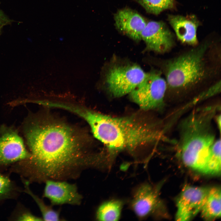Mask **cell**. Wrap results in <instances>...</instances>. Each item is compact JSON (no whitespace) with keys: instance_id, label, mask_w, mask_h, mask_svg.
Returning <instances> with one entry per match:
<instances>
[{"instance_id":"7a4b0ae2","label":"cell","mask_w":221,"mask_h":221,"mask_svg":"<svg viewBox=\"0 0 221 221\" xmlns=\"http://www.w3.org/2000/svg\"><path fill=\"white\" fill-rule=\"evenodd\" d=\"M81 116L88 123L94 137L105 144L110 154L166 140L162 132L145 118L133 115L114 117L87 110Z\"/></svg>"},{"instance_id":"277c9868","label":"cell","mask_w":221,"mask_h":221,"mask_svg":"<svg viewBox=\"0 0 221 221\" xmlns=\"http://www.w3.org/2000/svg\"><path fill=\"white\" fill-rule=\"evenodd\" d=\"M207 44L191 50L167 63V85L172 88H187L199 82L205 75L204 57Z\"/></svg>"},{"instance_id":"7c38bea8","label":"cell","mask_w":221,"mask_h":221,"mask_svg":"<svg viewBox=\"0 0 221 221\" xmlns=\"http://www.w3.org/2000/svg\"><path fill=\"white\" fill-rule=\"evenodd\" d=\"M157 192L150 185L144 184L136 190L131 201L132 209L137 215L141 218L149 215L158 203Z\"/></svg>"},{"instance_id":"ac0fdd59","label":"cell","mask_w":221,"mask_h":221,"mask_svg":"<svg viewBox=\"0 0 221 221\" xmlns=\"http://www.w3.org/2000/svg\"><path fill=\"white\" fill-rule=\"evenodd\" d=\"M22 191L7 175L0 171V202L15 199Z\"/></svg>"},{"instance_id":"6da1fadb","label":"cell","mask_w":221,"mask_h":221,"mask_svg":"<svg viewBox=\"0 0 221 221\" xmlns=\"http://www.w3.org/2000/svg\"><path fill=\"white\" fill-rule=\"evenodd\" d=\"M25 129L31 157L14 164L11 170L30 183L48 179L64 180L91 167L92 157L85 154L79 137L66 124L34 120Z\"/></svg>"},{"instance_id":"ffe728a7","label":"cell","mask_w":221,"mask_h":221,"mask_svg":"<svg viewBox=\"0 0 221 221\" xmlns=\"http://www.w3.org/2000/svg\"><path fill=\"white\" fill-rule=\"evenodd\" d=\"M12 220L17 221H41L42 218L32 214L22 204H19L10 217Z\"/></svg>"},{"instance_id":"9c48e42d","label":"cell","mask_w":221,"mask_h":221,"mask_svg":"<svg viewBox=\"0 0 221 221\" xmlns=\"http://www.w3.org/2000/svg\"><path fill=\"white\" fill-rule=\"evenodd\" d=\"M43 196L53 205H79L82 199L76 184L64 181L48 179L45 181Z\"/></svg>"},{"instance_id":"2e32d148","label":"cell","mask_w":221,"mask_h":221,"mask_svg":"<svg viewBox=\"0 0 221 221\" xmlns=\"http://www.w3.org/2000/svg\"><path fill=\"white\" fill-rule=\"evenodd\" d=\"M24 185L22 190L30 196L37 204L41 212L42 218L45 221H58L60 220L59 212L52 209L51 207L45 204L43 201L31 191L29 188L30 183L25 180L21 178Z\"/></svg>"},{"instance_id":"ba28073f","label":"cell","mask_w":221,"mask_h":221,"mask_svg":"<svg viewBox=\"0 0 221 221\" xmlns=\"http://www.w3.org/2000/svg\"><path fill=\"white\" fill-rule=\"evenodd\" d=\"M210 188L184 186L176 201V220L188 221L200 212Z\"/></svg>"},{"instance_id":"3957f363","label":"cell","mask_w":221,"mask_h":221,"mask_svg":"<svg viewBox=\"0 0 221 221\" xmlns=\"http://www.w3.org/2000/svg\"><path fill=\"white\" fill-rule=\"evenodd\" d=\"M219 109L217 105L197 108L179 126L177 145L182 161L187 166L201 172L215 141L212 122Z\"/></svg>"},{"instance_id":"9a60e30c","label":"cell","mask_w":221,"mask_h":221,"mask_svg":"<svg viewBox=\"0 0 221 221\" xmlns=\"http://www.w3.org/2000/svg\"><path fill=\"white\" fill-rule=\"evenodd\" d=\"M123 202L118 200L105 202L98 207L96 214L99 221H117L120 218Z\"/></svg>"},{"instance_id":"52a82bcc","label":"cell","mask_w":221,"mask_h":221,"mask_svg":"<svg viewBox=\"0 0 221 221\" xmlns=\"http://www.w3.org/2000/svg\"><path fill=\"white\" fill-rule=\"evenodd\" d=\"M31 157L17 131L2 127L0 130V171Z\"/></svg>"},{"instance_id":"5b68a950","label":"cell","mask_w":221,"mask_h":221,"mask_svg":"<svg viewBox=\"0 0 221 221\" xmlns=\"http://www.w3.org/2000/svg\"><path fill=\"white\" fill-rule=\"evenodd\" d=\"M167 85L160 73H147L144 80L130 93V97L142 109L160 108L164 104Z\"/></svg>"},{"instance_id":"5bb4252c","label":"cell","mask_w":221,"mask_h":221,"mask_svg":"<svg viewBox=\"0 0 221 221\" xmlns=\"http://www.w3.org/2000/svg\"><path fill=\"white\" fill-rule=\"evenodd\" d=\"M221 196L220 188H210L200 211L204 219L211 220L220 217Z\"/></svg>"},{"instance_id":"8992f818","label":"cell","mask_w":221,"mask_h":221,"mask_svg":"<svg viewBox=\"0 0 221 221\" xmlns=\"http://www.w3.org/2000/svg\"><path fill=\"white\" fill-rule=\"evenodd\" d=\"M147 75L137 65L113 67L107 75L108 89L115 97L130 93L145 79Z\"/></svg>"},{"instance_id":"d6986e66","label":"cell","mask_w":221,"mask_h":221,"mask_svg":"<svg viewBox=\"0 0 221 221\" xmlns=\"http://www.w3.org/2000/svg\"><path fill=\"white\" fill-rule=\"evenodd\" d=\"M148 13L158 15L163 10L172 8L174 0H136Z\"/></svg>"},{"instance_id":"30bf717a","label":"cell","mask_w":221,"mask_h":221,"mask_svg":"<svg viewBox=\"0 0 221 221\" xmlns=\"http://www.w3.org/2000/svg\"><path fill=\"white\" fill-rule=\"evenodd\" d=\"M141 37L148 49L159 53L167 52L174 44L173 35L162 22H147Z\"/></svg>"},{"instance_id":"7402d4cb","label":"cell","mask_w":221,"mask_h":221,"mask_svg":"<svg viewBox=\"0 0 221 221\" xmlns=\"http://www.w3.org/2000/svg\"><path fill=\"white\" fill-rule=\"evenodd\" d=\"M221 118L220 115H218L216 117V120L217 125L220 132L221 131Z\"/></svg>"},{"instance_id":"8fae6325","label":"cell","mask_w":221,"mask_h":221,"mask_svg":"<svg viewBox=\"0 0 221 221\" xmlns=\"http://www.w3.org/2000/svg\"><path fill=\"white\" fill-rule=\"evenodd\" d=\"M116 27L133 39H141V33L147 22L138 13L130 9L118 10L114 16Z\"/></svg>"},{"instance_id":"4fadbf2b","label":"cell","mask_w":221,"mask_h":221,"mask_svg":"<svg viewBox=\"0 0 221 221\" xmlns=\"http://www.w3.org/2000/svg\"><path fill=\"white\" fill-rule=\"evenodd\" d=\"M169 21L180 41L191 45L197 44L196 31L199 24L194 17L170 15Z\"/></svg>"},{"instance_id":"e0dca14e","label":"cell","mask_w":221,"mask_h":221,"mask_svg":"<svg viewBox=\"0 0 221 221\" xmlns=\"http://www.w3.org/2000/svg\"><path fill=\"white\" fill-rule=\"evenodd\" d=\"M221 139L215 140L212 145L202 173L211 175L220 174L221 172Z\"/></svg>"},{"instance_id":"44dd1931","label":"cell","mask_w":221,"mask_h":221,"mask_svg":"<svg viewBox=\"0 0 221 221\" xmlns=\"http://www.w3.org/2000/svg\"><path fill=\"white\" fill-rule=\"evenodd\" d=\"M10 22V20L0 10V32L2 27Z\"/></svg>"}]
</instances>
